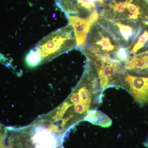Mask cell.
<instances>
[{
  "mask_svg": "<svg viewBox=\"0 0 148 148\" xmlns=\"http://www.w3.org/2000/svg\"></svg>",
  "mask_w": 148,
  "mask_h": 148,
  "instance_id": "obj_13",
  "label": "cell"
},
{
  "mask_svg": "<svg viewBox=\"0 0 148 148\" xmlns=\"http://www.w3.org/2000/svg\"><path fill=\"white\" fill-rule=\"evenodd\" d=\"M66 16L89 18L98 12L105 0H54Z\"/></svg>",
  "mask_w": 148,
  "mask_h": 148,
  "instance_id": "obj_4",
  "label": "cell"
},
{
  "mask_svg": "<svg viewBox=\"0 0 148 148\" xmlns=\"http://www.w3.org/2000/svg\"><path fill=\"white\" fill-rule=\"evenodd\" d=\"M104 22L114 34L122 47L129 50L140 34L141 27L137 29L133 27L136 22L132 21L100 20Z\"/></svg>",
  "mask_w": 148,
  "mask_h": 148,
  "instance_id": "obj_5",
  "label": "cell"
},
{
  "mask_svg": "<svg viewBox=\"0 0 148 148\" xmlns=\"http://www.w3.org/2000/svg\"><path fill=\"white\" fill-rule=\"evenodd\" d=\"M143 0H105L99 20L137 22L145 16Z\"/></svg>",
  "mask_w": 148,
  "mask_h": 148,
  "instance_id": "obj_3",
  "label": "cell"
},
{
  "mask_svg": "<svg viewBox=\"0 0 148 148\" xmlns=\"http://www.w3.org/2000/svg\"><path fill=\"white\" fill-rule=\"evenodd\" d=\"M125 70L143 71L148 69V55H135L124 62Z\"/></svg>",
  "mask_w": 148,
  "mask_h": 148,
  "instance_id": "obj_8",
  "label": "cell"
},
{
  "mask_svg": "<svg viewBox=\"0 0 148 148\" xmlns=\"http://www.w3.org/2000/svg\"><path fill=\"white\" fill-rule=\"evenodd\" d=\"M5 136V127L0 123V148H4Z\"/></svg>",
  "mask_w": 148,
  "mask_h": 148,
  "instance_id": "obj_12",
  "label": "cell"
},
{
  "mask_svg": "<svg viewBox=\"0 0 148 148\" xmlns=\"http://www.w3.org/2000/svg\"><path fill=\"white\" fill-rule=\"evenodd\" d=\"M121 47L114 34L99 20L90 28L83 49L88 57L107 56L113 58L111 55H114L116 59V53Z\"/></svg>",
  "mask_w": 148,
  "mask_h": 148,
  "instance_id": "obj_2",
  "label": "cell"
},
{
  "mask_svg": "<svg viewBox=\"0 0 148 148\" xmlns=\"http://www.w3.org/2000/svg\"><path fill=\"white\" fill-rule=\"evenodd\" d=\"M141 98L143 104H148V77H145V84L141 94Z\"/></svg>",
  "mask_w": 148,
  "mask_h": 148,
  "instance_id": "obj_11",
  "label": "cell"
},
{
  "mask_svg": "<svg viewBox=\"0 0 148 148\" xmlns=\"http://www.w3.org/2000/svg\"><path fill=\"white\" fill-rule=\"evenodd\" d=\"M25 62L26 65L30 68H35L42 64L41 58L33 48L26 54Z\"/></svg>",
  "mask_w": 148,
  "mask_h": 148,
  "instance_id": "obj_9",
  "label": "cell"
},
{
  "mask_svg": "<svg viewBox=\"0 0 148 148\" xmlns=\"http://www.w3.org/2000/svg\"><path fill=\"white\" fill-rule=\"evenodd\" d=\"M148 42V31L145 30L143 34L139 37L138 41L134 44L132 49L128 51V58H131L136 55L138 51L144 47L146 43Z\"/></svg>",
  "mask_w": 148,
  "mask_h": 148,
  "instance_id": "obj_10",
  "label": "cell"
},
{
  "mask_svg": "<svg viewBox=\"0 0 148 148\" xmlns=\"http://www.w3.org/2000/svg\"><path fill=\"white\" fill-rule=\"evenodd\" d=\"M84 120L104 127H110L112 124V120L109 116L103 112L95 110L89 111L84 119Z\"/></svg>",
  "mask_w": 148,
  "mask_h": 148,
  "instance_id": "obj_7",
  "label": "cell"
},
{
  "mask_svg": "<svg viewBox=\"0 0 148 148\" xmlns=\"http://www.w3.org/2000/svg\"><path fill=\"white\" fill-rule=\"evenodd\" d=\"M74 31L76 41V48L83 49L88 34L91 27L99 20V15L95 14L89 18H82L74 16H66ZM84 50V49H83Z\"/></svg>",
  "mask_w": 148,
  "mask_h": 148,
  "instance_id": "obj_6",
  "label": "cell"
},
{
  "mask_svg": "<svg viewBox=\"0 0 148 148\" xmlns=\"http://www.w3.org/2000/svg\"><path fill=\"white\" fill-rule=\"evenodd\" d=\"M76 47L73 29L69 24L50 33L33 49L38 53L43 64L73 50Z\"/></svg>",
  "mask_w": 148,
  "mask_h": 148,
  "instance_id": "obj_1",
  "label": "cell"
}]
</instances>
